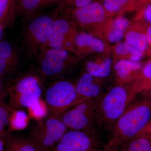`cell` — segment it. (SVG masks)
Wrapping results in <instances>:
<instances>
[{
  "instance_id": "cell-1",
  "label": "cell",
  "mask_w": 151,
  "mask_h": 151,
  "mask_svg": "<svg viewBox=\"0 0 151 151\" xmlns=\"http://www.w3.org/2000/svg\"><path fill=\"white\" fill-rule=\"evenodd\" d=\"M143 92L142 87L138 80L129 83L117 82L100 100L96 121L97 130L111 132L129 105Z\"/></svg>"
},
{
  "instance_id": "cell-2",
  "label": "cell",
  "mask_w": 151,
  "mask_h": 151,
  "mask_svg": "<svg viewBox=\"0 0 151 151\" xmlns=\"http://www.w3.org/2000/svg\"><path fill=\"white\" fill-rule=\"evenodd\" d=\"M151 117V94H142L133 100L109 132L111 139L127 142L137 137Z\"/></svg>"
},
{
  "instance_id": "cell-3",
  "label": "cell",
  "mask_w": 151,
  "mask_h": 151,
  "mask_svg": "<svg viewBox=\"0 0 151 151\" xmlns=\"http://www.w3.org/2000/svg\"><path fill=\"white\" fill-rule=\"evenodd\" d=\"M42 94L38 76L31 73L25 74L11 84L8 105L14 110L28 108L35 118L41 119L47 115L46 111L41 104Z\"/></svg>"
},
{
  "instance_id": "cell-4",
  "label": "cell",
  "mask_w": 151,
  "mask_h": 151,
  "mask_svg": "<svg viewBox=\"0 0 151 151\" xmlns=\"http://www.w3.org/2000/svg\"><path fill=\"white\" fill-rule=\"evenodd\" d=\"M87 98L80 96L74 84L64 79L52 82L44 92V102L47 111L55 116L61 115Z\"/></svg>"
},
{
  "instance_id": "cell-5",
  "label": "cell",
  "mask_w": 151,
  "mask_h": 151,
  "mask_svg": "<svg viewBox=\"0 0 151 151\" xmlns=\"http://www.w3.org/2000/svg\"><path fill=\"white\" fill-rule=\"evenodd\" d=\"M38 55L39 71L45 80L60 79L78 60L68 50L58 48L42 47Z\"/></svg>"
},
{
  "instance_id": "cell-6",
  "label": "cell",
  "mask_w": 151,
  "mask_h": 151,
  "mask_svg": "<svg viewBox=\"0 0 151 151\" xmlns=\"http://www.w3.org/2000/svg\"><path fill=\"white\" fill-rule=\"evenodd\" d=\"M103 97L85 99L57 117L69 129L98 132L97 113Z\"/></svg>"
},
{
  "instance_id": "cell-7",
  "label": "cell",
  "mask_w": 151,
  "mask_h": 151,
  "mask_svg": "<svg viewBox=\"0 0 151 151\" xmlns=\"http://www.w3.org/2000/svg\"><path fill=\"white\" fill-rule=\"evenodd\" d=\"M68 130L57 116L47 115L31 129L29 138L42 151H52Z\"/></svg>"
},
{
  "instance_id": "cell-8",
  "label": "cell",
  "mask_w": 151,
  "mask_h": 151,
  "mask_svg": "<svg viewBox=\"0 0 151 151\" xmlns=\"http://www.w3.org/2000/svg\"><path fill=\"white\" fill-rule=\"evenodd\" d=\"M58 14V9L53 14H43L35 17L24 27L23 31L24 44L27 54L29 57L37 56L41 48L48 40L50 32L55 16Z\"/></svg>"
},
{
  "instance_id": "cell-9",
  "label": "cell",
  "mask_w": 151,
  "mask_h": 151,
  "mask_svg": "<svg viewBox=\"0 0 151 151\" xmlns=\"http://www.w3.org/2000/svg\"><path fill=\"white\" fill-rule=\"evenodd\" d=\"M102 147L98 132L70 129L52 151H99Z\"/></svg>"
},
{
  "instance_id": "cell-10",
  "label": "cell",
  "mask_w": 151,
  "mask_h": 151,
  "mask_svg": "<svg viewBox=\"0 0 151 151\" xmlns=\"http://www.w3.org/2000/svg\"><path fill=\"white\" fill-rule=\"evenodd\" d=\"M78 33L76 25L72 20L64 18H55L48 40L41 48H60L74 52V41Z\"/></svg>"
},
{
  "instance_id": "cell-11",
  "label": "cell",
  "mask_w": 151,
  "mask_h": 151,
  "mask_svg": "<svg viewBox=\"0 0 151 151\" xmlns=\"http://www.w3.org/2000/svg\"><path fill=\"white\" fill-rule=\"evenodd\" d=\"M59 12L70 17L81 27L87 28L94 24L104 21L108 14L100 2L93 1L86 5L76 9H61L58 7Z\"/></svg>"
},
{
  "instance_id": "cell-12",
  "label": "cell",
  "mask_w": 151,
  "mask_h": 151,
  "mask_svg": "<svg viewBox=\"0 0 151 151\" xmlns=\"http://www.w3.org/2000/svg\"><path fill=\"white\" fill-rule=\"evenodd\" d=\"M105 78H97L84 72L74 84L78 94L84 98L103 97L109 89L106 88Z\"/></svg>"
},
{
  "instance_id": "cell-13",
  "label": "cell",
  "mask_w": 151,
  "mask_h": 151,
  "mask_svg": "<svg viewBox=\"0 0 151 151\" xmlns=\"http://www.w3.org/2000/svg\"><path fill=\"white\" fill-rule=\"evenodd\" d=\"M19 65V54L16 50L8 42H1L0 75L6 78L13 75Z\"/></svg>"
},
{
  "instance_id": "cell-14",
  "label": "cell",
  "mask_w": 151,
  "mask_h": 151,
  "mask_svg": "<svg viewBox=\"0 0 151 151\" xmlns=\"http://www.w3.org/2000/svg\"><path fill=\"white\" fill-rule=\"evenodd\" d=\"M143 65L140 62L128 60L117 61L113 66L117 82L129 83L138 78Z\"/></svg>"
},
{
  "instance_id": "cell-15",
  "label": "cell",
  "mask_w": 151,
  "mask_h": 151,
  "mask_svg": "<svg viewBox=\"0 0 151 151\" xmlns=\"http://www.w3.org/2000/svg\"><path fill=\"white\" fill-rule=\"evenodd\" d=\"M105 46L100 40L90 34L84 32L78 33L74 41V52L80 56L86 53L88 50L101 52L104 51Z\"/></svg>"
},
{
  "instance_id": "cell-16",
  "label": "cell",
  "mask_w": 151,
  "mask_h": 151,
  "mask_svg": "<svg viewBox=\"0 0 151 151\" xmlns=\"http://www.w3.org/2000/svg\"><path fill=\"white\" fill-rule=\"evenodd\" d=\"M5 145L6 151H42L30 138L12 133Z\"/></svg>"
},
{
  "instance_id": "cell-17",
  "label": "cell",
  "mask_w": 151,
  "mask_h": 151,
  "mask_svg": "<svg viewBox=\"0 0 151 151\" xmlns=\"http://www.w3.org/2000/svg\"><path fill=\"white\" fill-rule=\"evenodd\" d=\"M17 10V0H0V24L4 28L13 25Z\"/></svg>"
},
{
  "instance_id": "cell-18",
  "label": "cell",
  "mask_w": 151,
  "mask_h": 151,
  "mask_svg": "<svg viewBox=\"0 0 151 151\" xmlns=\"http://www.w3.org/2000/svg\"><path fill=\"white\" fill-rule=\"evenodd\" d=\"M112 64L110 58L98 62L89 60L85 64V72L94 77L106 79L111 74Z\"/></svg>"
},
{
  "instance_id": "cell-19",
  "label": "cell",
  "mask_w": 151,
  "mask_h": 151,
  "mask_svg": "<svg viewBox=\"0 0 151 151\" xmlns=\"http://www.w3.org/2000/svg\"><path fill=\"white\" fill-rule=\"evenodd\" d=\"M129 24L128 19L122 15L119 16L113 21L107 33L108 40L113 43L119 42L122 39L125 30Z\"/></svg>"
},
{
  "instance_id": "cell-20",
  "label": "cell",
  "mask_w": 151,
  "mask_h": 151,
  "mask_svg": "<svg viewBox=\"0 0 151 151\" xmlns=\"http://www.w3.org/2000/svg\"><path fill=\"white\" fill-rule=\"evenodd\" d=\"M0 100V139L5 142L11 134L10 119L13 109Z\"/></svg>"
},
{
  "instance_id": "cell-21",
  "label": "cell",
  "mask_w": 151,
  "mask_h": 151,
  "mask_svg": "<svg viewBox=\"0 0 151 151\" xmlns=\"http://www.w3.org/2000/svg\"><path fill=\"white\" fill-rule=\"evenodd\" d=\"M126 42L133 47L144 53L149 45L145 32L131 30L125 35Z\"/></svg>"
},
{
  "instance_id": "cell-22",
  "label": "cell",
  "mask_w": 151,
  "mask_h": 151,
  "mask_svg": "<svg viewBox=\"0 0 151 151\" xmlns=\"http://www.w3.org/2000/svg\"><path fill=\"white\" fill-rule=\"evenodd\" d=\"M17 10L27 20H31L36 16L41 5V0H17Z\"/></svg>"
},
{
  "instance_id": "cell-23",
  "label": "cell",
  "mask_w": 151,
  "mask_h": 151,
  "mask_svg": "<svg viewBox=\"0 0 151 151\" xmlns=\"http://www.w3.org/2000/svg\"><path fill=\"white\" fill-rule=\"evenodd\" d=\"M132 0H101V3L109 16L122 12L127 8Z\"/></svg>"
},
{
  "instance_id": "cell-24",
  "label": "cell",
  "mask_w": 151,
  "mask_h": 151,
  "mask_svg": "<svg viewBox=\"0 0 151 151\" xmlns=\"http://www.w3.org/2000/svg\"><path fill=\"white\" fill-rule=\"evenodd\" d=\"M115 52L119 55H129V60L134 62H139L144 53L133 47L126 42H120L116 45Z\"/></svg>"
},
{
  "instance_id": "cell-25",
  "label": "cell",
  "mask_w": 151,
  "mask_h": 151,
  "mask_svg": "<svg viewBox=\"0 0 151 151\" xmlns=\"http://www.w3.org/2000/svg\"><path fill=\"white\" fill-rule=\"evenodd\" d=\"M126 143L128 151H151V140L146 137H137Z\"/></svg>"
},
{
  "instance_id": "cell-26",
  "label": "cell",
  "mask_w": 151,
  "mask_h": 151,
  "mask_svg": "<svg viewBox=\"0 0 151 151\" xmlns=\"http://www.w3.org/2000/svg\"><path fill=\"white\" fill-rule=\"evenodd\" d=\"M27 116L20 110L13 109L11 113L10 126L11 131L20 130L26 127Z\"/></svg>"
},
{
  "instance_id": "cell-27",
  "label": "cell",
  "mask_w": 151,
  "mask_h": 151,
  "mask_svg": "<svg viewBox=\"0 0 151 151\" xmlns=\"http://www.w3.org/2000/svg\"><path fill=\"white\" fill-rule=\"evenodd\" d=\"M139 78L142 81L145 86V92L144 93L151 94V60L143 65Z\"/></svg>"
},
{
  "instance_id": "cell-28",
  "label": "cell",
  "mask_w": 151,
  "mask_h": 151,
  "mask_svg": "<svg viewBox=\"0 0 151 151\" xmlns=\"http://www.w3.org/2000/svg\"><path fill=\"white\" fill-rule=\"evenodd\" d=\"M94 0H60L58 7L61 9H76L86 5Z\"/></svg>"
},
{
  "instance_id": "cell-29",
  "label": "cell",
  "mask_w": 151,
  "mask_h": 151,
  "mask_svg": "<svg viewBox=\"0 0 151 151\" xmlns=\"http://www.w3.org/2000/svg\"><path fill=\"white\" fill-rule=\"evenodd\" d=\"M137 18L141 22L151 24V4H148L141 8L138 11Z\"/></svg>"
},
{
  "instance_id": "cell-30",
  "label": "cell",
  "mask_w": 151,
  "mask_h": 151,
  "mask_svg": "<svg viewBox=\"0 0 151 151\" xmlns=\"http://www.w3.org/2000/svg\"><path fill=\"white\" fill-rule=\"evenodd\" d=\"M107 144L109 151H128L127 144L122 141L111 138Z\"/></svg>"
},
{
  "instance_id": "cell-31",
  "label": "cell",
  "mask_w": 151,
  "mask_h": 151,
  "mask_svg": "<svg viewBox=\"0 0 151 151\" xmlns=\"http://www.w3.org/2000/svg\"><path fill=\"white\" fill-rule=\"evenodd\" d=\"M11 84L6 81L5 77L0 75V98L4 99L8 96L11 91Z\"/></svg>"
},
{
  "instance_id": "cell-32",
  "label": "cell",
  "mask_w": 151,
  "mask_h": 151,
  "mask_svg": "<svg viewBox=\"0 0 151 151\" xmlns=\"http://www.w3.org/2000/svg\"><path fill=\"white\" fill-rule=\"evenodd\" d=\"M150 4H151V0H132L125 11H138L141 8Z\"/></svg>"
},
{
  "instance_id": "cell-33",
  "label": "cell",
  "mask_w": 151,
  "mask_h": 151,
  "mask_svg": "<svg viewBox=\"0 0 151 151\" xmlns=\"http://www.w3.org/2000/svg\"><path fill=\"white\" fill-rule=\"evenodd\" d=\"M146 137L151 140V117L148 124L137 137Z\"/></svg>"
},
{
  "instance_id": "cell-34",
  "label": "cell",
  "mask_w": 151,
  "mask_h": 151,
  "mask_svg": "<svg viewBox=\"0 0 151 151\" xmlns=\"http://www.w3.org/2000/svg\"><path fill=\"white\" fill-rule=\"evenodd\" d=\"M145 33L148 44L151 47V24L148 25V26L145 31Z\"/></svg>"
},
{
  "instance_id": "cell-35",
  "label": "cell",
  "mask_w": 151,
  "mask_h": 151,
  "mask_svg": "<svg viewBox=\"0 0 151 151\" xmlns=\"http://www.w3.org/2000/svg\"><path fill=\"white\" fill-rule=\"evenodd\" d=\"M60 0H41L42 7L55 2L59 3Z\"/></svg>"
},
{
  "instance_id": "cell-36",
  "label": "cell",
  "mask_w": 151,
  "mask_h": 151,
  "mask_svg": "<svg viewBox=\"0 0 151 151\" xmlns=\"http://www.w3.org/2000/svg\"><path fill=\"white\" fill-rule=\"evenodd\" d=\"M0 151H6L5 143L1 139H0Z\"/></svg>"
},
{
  "instance_id": "cell-37",
  "label": "cell",
  "mask_w": 151,
  "mask_h": 151,
  "mask_svg": "<svg viewBox=\"0 0 151 151\" xmlns=\"http://www.w3.org/2000/svg\"><path fill=\"white\" fill-rule=\"evenodd\" d=\"M4 29V28L0 24V42H1L2 39L3 38Z\"/></svg>"
},
{
  "instance_id": "cell-38",
  "label": "cell",
  "mask_w": 151,
  "mask_h": 151,
  "mask_svg": "<svg viewBox=\"0 0 151 151\" xmlns=\"http://www.w3.org/2000/svg\"><path fill=\"white\" fill-rule=\"evenodd\" d=\"M99 151H109L107 144H105L104 145H103Z\"/></svg>"
},
{
  "instance_id": "cell-39",
  "label": "cell",
  "mask_w": 151,
  "mask_h": 151,
  "mask_svg": "<svg viewBox=\"0 0 151 151\" xmlns=\"http://www.w3.org/2000/svg\"><path fill=\"white\" fill-rule=\"evenodd\" d=\"M3 99H2V98H0V100H3Z\"/></svg>"
}]
</instances>
